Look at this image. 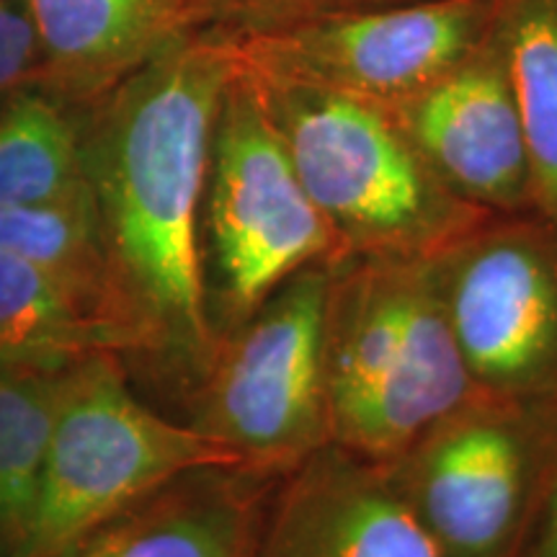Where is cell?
<instances>
[{
    "instance_id": "1",
    "label": "cell",
    "mask_w": 557,
    "mask_h": 557,
    "mask_svg": "<svg viewBox=\"0 0 557 557\" xmlns=\"http://www.w3.org/2000/svg\"><path fill=\"white\" fill-rule=\"evenodd\" d=\"M233 45L178 37L94 103L83 124L111 287L135 359L186 387L218 344L209 315L205 194Z\"/></svg>"
},
{
    "instance_id": "2",
    "label": "cell",
    "mask_w": 557,
    "mask_h": 557,
    "mask_svg": "<svg viewBox=\"0 0 557 557\" xmlns=\"http://www.w3.org/2000/svg\"><path fill=\"white\" fill-rule=\"evenodd\" d=\"M331 444L387 462L478 395L436 256H341L323 315Z\"/></svg>"
},
{
    "instance_id": "3",
    "label": "cell",
    "mask_w": 557,
    "mask_h": 557,
    "mask_svg": "<svg viewBox=\"0 0 557 557\" xmlns=\"http://www.w3.org/2000/svg\"><path fill=\"white\" fill-rule=\"evenodd\" d=\"M253 78L341 256H436L491 218L431 171L382 103Z\"/></svg>"
},
{
    "instance_id": "4",
    "label": "cell",
    "mask_w": 557,
    "mask_h": 557,
    "mask_svg": "<svg viewBox=\"0 0 557 557\" xmlns=\"http://www.w3.org/2000/svg\"><path fill=\"white\" fill-rule=\"evenodd\" d=\"M243 468L225 444L145 406L120 354L70 369L34 508L5 557H65L139 500L181 475Z\"/></svg>"
},
{
    "instance_id": "5",
    "label": "cell",
    "mask_w": 557,
    "mask_h": 557,
    "mask_svg": "<svg viewBox=\"0 0 557 557\" xmlns=\"http://www.w3.org/2000/svg\"><path fill=\"white\" fill-rule=\"evenodd\" d=\"M201 233L209 315L225 333L299 271L341 259L305 191L261 83L235 70L214 122Z\"/></svg>"
},
{
    "instance_id": "6",
    "label": "cell",
    "mask_w": 557,
    "mask_h": 557,
    "mask_svg": "<svg viewBox=\"0 0 557 557\" xmlns=\"http://www.w3.org/2000/svg\"><path fill=\"white\" fill-rule=\"evenodd\" d=\"M557 457V398L478 393L380 462L444 557H519Z\"/></svg>"
},
{
    "instance_id": "7",
    "label": "cell",
    "mask_w": 557,
    "mask_h": 557,
    "mask_svg": "<svg viewBox=\"0 0 557 557\" xmlns=\"http://www.w3.org/2000/svg\"><path fill=\"white\" fill-rule=\"evenodd\" d=\"M331 263L299 271L220 333L186 387L191 426L233 449L243 468L287 475L331 444L323 364Z\"/></svg>"
},
{
    "instance_id": "8",
    "label": "cell",
    "mask_w": 557,
    "mask_h": 557,
    "mask_svg": "<svg viewBox=\"0 0 557 557\" xmlns=\"http://www.w3.org/2000/svg\"><path fill=\"white\" fill-rule=\"evenodd\" d=\"M451 333L478 393L557 398V233L491 214L436 253Z\"/></svg>"
},
{
    "instance_id": "9",
    "label": "cell",
    "mask_w": 557,
    "mask_h": 557,
    "mask_svg": "<svg viewBox=\"0 0 557 557\" xmlns=\"http://www.w3.org/2000/svg\"><path fill=\"white\" fill-rule=\"evenodd\" d=\"M480 24L483 0H442L338 18L233 50L240 67L259 78L331 88L389 107L468 60Z\"/></svg>"
},
{
    "instance_id": "10",
    "label": "cell",
    "mask_w": 557,
    "mask_h": 557,
    "mask_svg": "<svg viewBox=\"0 0 557 557\" xmlns=\"http://www.w3.org/2000/svg\"><path fill=\"white\" fill-rule=\"evenodd\" d=\"M387 109L459 199L487 214L534 212L524 124L504 54L459 62Z\"/></svg>"
},
{
    "instance_id": "11",
    "label": "cell",
    "mask_w": 557,
    "mask_h": 557,
    "mask_svg": "<svg viewBox=\"0 0 557 557\" xmlns=\"http://www.w3.org/2000/svg\"><path fill=\"white\" fill-rule=\"evenodd\" d=\"M256 557H444L380 462L325 444L278 478Z\"/></svg>"
},
{
    "instance_id": "12",
    "label": "cell",
    "mask_w": 557,
    "mask_h": 557,
    "mask_svg": "<svg viewBox=\"0 0 557 557\" xmlns=\"http://www.w3.org/2000/svg\"><path fill=\"white\" fill-rule=\"evenodd\" d=\"M278 478L253 468L189 472L111 519L65 557H256Z\"/></svg>"
},
{
    "instance_id": "13",
    "label": "cell",
    "mask_w": 557,
    "mask_h": 557,
    "mask_svg": "<svg viewBox=\"0 0 557 557\" xmlns=\"http://www.w3.org/2000/svg\"><path fill=\"white\" fill-rule=\"evenodd\" d=\"M41 50L39 88L94 107L184 34L191 0H24Z\"/></svg>"
},
{
    "instance_id": "14",
    "label": "cell",
    "mask_w": 557,
    "mask_h": 557,
    "mask_svg": "<svg viewBox=\"0 0 557 557\" xmlns=\"http://www.w3.org/2000/svg\"><path fill=\"white\" fill-rule=\"evenodd\" d=\"M135 359L109 289L0 253V367H73L94 354Z\"/></svg>"
},
{
    "instance_id": "15",
    "label": "cell",
    "mask_w": 557,
    "mask_h": 557,
    "mask_svg": "<svg viewBox=\"0 0 557 557\" xmlns=\"http://www.w3.org/2000/svg\"><path fill=\"white\" fill-rule=\"evenodd\" d=\"M83 120L65 101L26 88L0 107V207L47 201L86 184Z\"/></svg>"
},
{
    "instance_id": "16",
    "label": "cell",
    "mask_w": 557,
    "mask_h": 557,
    "mask_svg": "<svg viewBox=\"0 0 557 557\" xmlns=\"http://www.w3.org/2000/svg\"><path fill=\"white\" fill-rule=\"evenodd\" d=\"M500 54L524 124L534 212L557 233V0H517Z\"/></svg>"
},
{
    "instance_id": "17",
    "label": "cell",
    "mask_w": 557,
    "mask_h": 557,
    "mask_svg": "<svg viewBox=\"0 0 557 557\" xmlns=\"http://www.w3.org/2000/svg\"><path fill=\"white\" fill-rule=\"evenodd\" d=\"M73 367H0V540L5 549L29 521Z\"/></svg>"
},
{
    "instance_id": "18",
    "label": "cell",
    "mask_w": 557,
    "mask_h": 557,
    "mask_svg": "<svg viewBox=\"0 0 557 557\" xmlns=\"http://www.w3.org/2000/svg\"><path fill=\"white\" fill-rule=\"evenodd\" d=\"M0 253L99 284L116 302L90 181L62 197L0 207Z\"/></svg>"
},
{
    "instance_id": "19",
    "label": "cell",
    "mask_w": 557,
    "mask_h": 557,
    "mask_svg": "<svg viewBox=\"0 0 557 557\" xmlns=\"http://www.w3.org/2000/svg\"><path fill=\"white\" fill-rule=\"evenodd\" d=\"M41 50L24 0H0V103L39 88Z\"/></svg>"
},
{
    "instance_id": "20",
    "label": "cell",
    "mask_w": 557,
    "mask_h": 557,
    "mask_svg": "<svg viewBox=\"0 0 557 557\" xmlns=\"http://www.w3.org/2000/svg\"><path fill=\"white\" fill-rule=\"evenodd\" d=\"M519 557H557V457Z\"/></svg>"
}]
</instances>
